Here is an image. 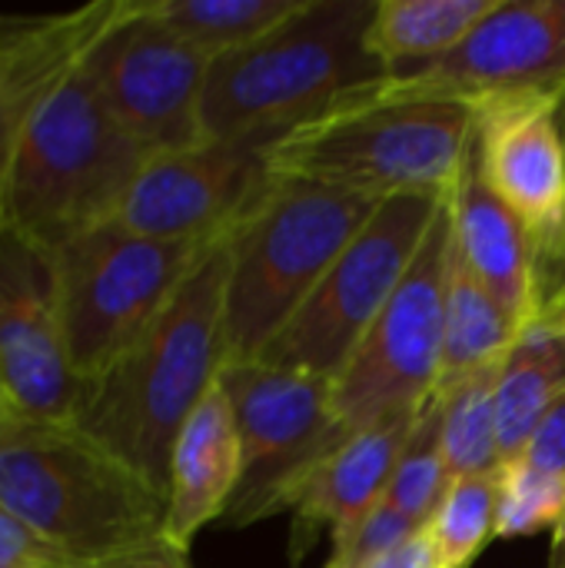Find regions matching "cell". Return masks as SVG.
Masks as SVG:
<instances>
[{
  "instance_id": "obj_35",
  "label": "cell",
  "mask_w": 565,
  "mask_h": 568,
  "mask_svg": "<svg viewBox=\"0 0 565 568\" xmlns=\"http://www.w3.org/2000/svg\"><path fill=\"white\" fill-rule=\"evenodd\" d=\"M559 316H563V320H565V313H559Z\"/></svg>"
},
{
  "instance_id": "obj_34",
  "label": "cell",
  "mask_w": 565,
  "mask_h": 568,
  "mask_svg": "<svg viewBox=\"0 0 565 568\" xmlns=\"http://www.w3.org/2000/svg\"><path fill=\"white\" fill-rule=\"evenodd\" d=\"M7 90V80H3V67H0V93Z\"/></svg>"
},
{
  "instance_id": "obj_6",
  "label": "cell",
  "mask_w": 565,
  "mask_h": 568,
  "mask_svg": "<svg viewBox=\"0 0 565 568\" xmlns=\"http://www.w3.org/2000/svg\"><path fill=\"white\" fill-rule=\"evenodd\" d=\"M473 140V103L350 97L266 143L270 176L373 200L450 196Z\"/></svg>"
},
{
  "instance_id": "obj_14",
  "label": "cell",
  "mask_w": 565,
  "mask_h": 568,
  "mask_svg": "<svg viewBox=\"0 0 565 568\" xmlns=\"http://www.w3.org/2000/svg\"><path fill=\"white\" fill-rule=\"evenodd\" d=\"M0 393L13 419L73 423L83 383L73 376L53 253L0 223Z\"/></svg>"
},
{
  "instance_id": "obj_10",
  "label": "cell",
  "mask_w": 565,
  "mask_h": 568,
  "mask_svg": "<svg viewBox=\"0 0 565 568\" xmlns=\"http://www.w3.org/2000/svg\"><path fill=\"white\" fill-rule=\"evenodd\" d=\"M473 150L486 186L533 243L539 320L565 313V90L473 103Z\"/></svg>"
},
{
  "instance_id": "obj_5",
  "label": "cell",
  "mask_w": 565,
  "mask_h": 568,
  "mask_svg": "<svg viewBox=\"0 0 565 568\" xmlns=\"http://www.w3.org/2000/svg\"><path fill=\"white\" fill-rule=\"evenodd\" d=\"M383 200L270 176L230 233L223 366L256 363Z\"/></svg>"
},
{
  "instance_id": "obj_13",
  "label": "cell",
  "mask_w": 565,
  "mask_h": 568,
  "mask_svg": "<svg viewBox=\"0 0 565 568\" xmlns=\"http://www.w3.org/2000/svg\"><path fill=\"white\" fill-rule=\"evenodd\" d=\"M565 0H500L496 10L443 60L393 73L353 97L463 100L500 93H563Z\"/></svg>"
},
{
  "instance_id": "obj_17",
  "label": "cell",
  "mask_w": 565,
  "mask_h": 568,
  "mask_svg": "<svg viewBox=\"0 0 565 568\" xmlns=\"http://www.w3.org/2000/svg\"><path fill=\"white\" fill-rule=\"evenodd\" d=\"M243 476V449L233 406L220 383L183 423L167 476V539L190 552L203 526L226 516Z\"/></svg>"
},
{
  "instance_id": "obj_15",
  "label": "cell",
  "mask_w": 565,
  "mask_h": 568,
  "mask_svg": "<svg viewBox=\"0 0 565 568\" xmlns=\"http://www.w3.org/2000/svg\"><path fill=\"white\" fill-rule=\"evenodd\" d=\"M266 140H203L150 156L117 223L150 240L213 243L226 236L270 183Z\"/></svg>"
},
{
  "instance_id": "obj_26",
  "label": "cell",
  "mask_w": 565,
  "mask_h": 568,
  "mask_svg": "<svg viewBox=\"0 0 565 568\" xmlns=\"http://www.w3.org/2000/svg\"><path fill=\"white\" fill-rule=\"evenodd\" d=\"M565 529V476L536 469L523 459L503 466L496 539H529Z\"/></svg>"
},
{
  "instance_id": "obj_28",
  "label": "cell",
  "mask_w": 565,
  "mask_h": 568,
  "mask_svg": "<svg viewBox=\"0 0 565 568\" xmlns=\"http://www.w3.org/2000/svg\"><path fill=\"white\" fill-rule=\"evenodd\" d=\"M60 77V73H57ZM53 77V80H57ZM30 83V87H10L0 93V220H3V196H7V180H10V166H13V150H17V136L23 126L27 110L33 106V100L53 83Z\"/></svg>"
},
{
  "instance_id": "obj_11",
  "label": "cell",
  "mask_w": 565,
  "mask_h": 568,
  "mask_svg": "<svg viewBox=\"0 0 565 568\" xmlns=\"http://www.w3.org/2000/svg\"><path fill=\"white\" fill-rule=\"evenodd\" d=\"M216 383L233 406L243 449V476L220 523L246 529L286 513L310 469L350 436L333 416V383L266 363L223 366Z\"/></svg>"
},
{
  "instance_id": "obj_4",
  "label": "cell",
  "mask_w": 565,
  "mask_h": 568,
  "mask_svg": "<svg viewBox=\"0 0 565 568\" xmlns=\"http://www.w3.org/2000/svg\"><path fill=\"white\" fill-rule=\"evenodd\" d=\"M147 160L80 57L23 116L0 223L53 253L67 240L117 220Z\"/></svg>"
},
{
  "instance_id": "obj_24",
  "label": "cell",
  "mask_w": 565,
  "mask_h": 568,
  "mask_svg": "<svg viewBox=\"0 0 565 568\" xmlns=\"http://www.w3.org/2000/svg\"><path fill=\"white\" fill-rule=\"evenodd\" d=\"M503 469L453 479L426 523V539L440 552L443 568H470L480 552L496 539Z\"/></svg>"
},
{
  "instance_id": "obj_25",
  "label": "cell",
  "mask_w": 565,
  "mask_h": 568,
  "mask_svg": "<svg viewBox=\"0 0 565 568\" xmlns=\"http://www.w3.org/2000/svg\"><path fill=\"white\" fill-rule=\"evenodd\" d=\"M440 433H443V406H440V399L430 396L413 423V433L396 463L393 483L383 496L386 506H393L396 513L413 519L420 529H426L433 509L440 506V499L450 486Z\"/></svg>"
},
{
  "instance_id": "obj_3",
  "label": "cell",
  "mask_w": 565,
  "mask_h": 568,
  "mask_svg": "<svg viewBox=\"0 0 565 568\" xmlns=\"http://www.w3.org/2000/svg\"><path fill=\"white\" fill-rule=\"evenodd\" d=\"M376 0H303L280 27L210 60L206 140H276L386 80L366 30Z\"/></svg>"
},
{
  "instance_id": "obj_31",
  "label": "cell",
  "mask_w": 565,
  "mask_h": 568,
  "mask_svg": "<svg viewBox=\"0 0 565 568\" xmlns=\"http://www.w3.org/2000/svg\"><path fill=\"white\" fill-rule=\"evenodd\" d=\"M549 568H565V529L553 536V552H549Z\"/></svg>"
},
{
  "instance_id": "obj_29",
  "label": "cell",
  "mask_w": 565,
  "mask_h": 568,
  "mask_svg": "<svg viewBox=\"0 0 565 568\" xmlns=\"http://www.w3.org/2000/svg\"><path fill=\"white\" fill-rule=\"evenodd\" d=\"M519 459L529 463V466H536V469L565 476V396L543 416V423L536 426V433L526 443V449H523Z\"/></svg>"
},
{
  "instance_id": "obj_32",
  "label": "cell",
  "mask_w": 565,
  "mask_h": 568,
  "mask_svg": "<svg viewBox=\"0 0 565 568\" xmlns=\"http://www.w3.org/2000/svg\"><path fill=\"white\" fill-rule=\"evenodd\" d=\"M10 419H13V413H10V406H7V399H3V393H0V426L10 423Z\"/></svg>"
},
{
  "instance_id": "obj_22",
  "label": "cell",
  "mask_w": 565,
  "mask_h": 568,
  "mask_svg": "<svg viewBox=\"0 0 565 568\" xmlns=\"http://www.w3.org/2000/svg\"><path fill=\"white\" fill-rule=\"evenodd\" d=\"M147 10L200 53L223 57L280 27L303 0H143Z\"/></svg>"
},
{
  "instance_id": "obj_23",
  "label": "cell",
  "mask_w": 565,
  "mask_h": 568,
  "mask_svg": "<svg viewBox=\"0 0 565 568\" xmlns=\"http://www.w3.org/2000/svg\"><path fill=\"white\" fill-rule=\"evenodd\" d=\"M496 369L476 373L446 393H433L443 406V463L446 479H466L503 469L500 436H496Z\"/></svg>"
},
{
  "instance_id": "obj_7",
  "label": "cell",
  "mask_w": 565,
  "mask_h": 568,
  "mask_svg": "<svg viewBox=\"0 0 565 568\" xmlns=\"http://www.w3.org/2000/svg\"><path fill=\"white\" fill-rule=\"evenodd\" d=\"M213 243L150 240L110 220L53 250L63 346L83 386L150 329Z\"/></svg>"
},
{
  "instance_id": "obj_8",
  "label": "cell",
  "mask_w": 565,
  "mask_h": 568,
  "mask_svg": "<svg viewBox=\"0 0 565 568\" xmlns=\"http://www.w3.org/2000/svg\"><path fill=\"white\" fill-rule=\"evenodd\" d=\"M450 196L383 200L256 363L336 383L410 273Z\"/></svg>"
},
{
  "instance_id": "obj_21",
  "label": "cell",
  "mask_w": 565,
  "mask_h": 568,
  "mask_svg": "<svg viewBox=\"0 0 565 568\" xmlns=\"http://www.w3.org/2000/svg\"><path fill=\"white\" fill-rule=\"evenodd\" d=\"M519 336L516 320L500 300L473 276L456 246L450 243L446 270V310H443V359L433 393H446L463 379L503 366Z\"/></svg>"
},
{
  "instance_id": "obj_12",
  "label": "cell",
  "mask_w": 565,
  "mask_h": 568,
  "mask_svg": "<svg viewBox=\"0 0 565 568\" xmlns=\"http://www.w3.org/2000/svg\"><path fill=\"white\" fill-rule=\"evenodd\" d=\"M83 67L147 156L180 153L206 140L210 57L163 27L143 0H120L113 20L83 53Z\"/></svg>"
},
{
  "instance_id": "obj_33",
  "label": "cell",
  "mask_w": 565,
  "mask_h": 568,
  "mask_svg": "<svg viewBox=\"0 0 565 568\" xmlns=\"http://www.w3.org/2000/svg\"><path fill=\"white\" fill-rule=\"evenodd\" d=\"M323 568H350V566H343V562H330V559H326V566Z\"/></svg>"
},
{
  "instance_id": "obj_27",
  "label": "cell",
  "mask_w": 565,
  "mask_h": 568,
  "mask_svg": "<svg viewBox=\"0 0 565 568\" xmlns=\"http://www.w3.org/2000/svg\"><path fill=\"white\" fill-rule=\"evenodd\" d=\"M0 568H80L0 506Z\"/></svg>"
},
{
  "instance_id": "obj_30",
  "label": "cell",
  "mask_w": 565,
  "mask_h": 568,
  "mask_svg": "<svg viewBox=\"0 0 565 568\" xmlns=\"http://www.w3.org/2000/svg\"><path fill=\"white\" fill-rule=\"evenodd\" d=\"M366 568H443V559L433 549V542L426 539V532H420V536H413L410 542H403L400 549L386 552L383 559L370 562Z\"/></svg>"
},
{
  "instance_id": "obj_9",
  "label": "cell",
  "mask_w": 565,
  "mask_h": 568,
  "mask_svg": "<svg viewBox=\"0 0 565 568\" xmlns=\"http://www.w3.org/2000/svg\"><path fill=\"white\" fill-rule=\"evenodd\" d=\"M450 243L453 213L446 200L400 290L333 383V416L343 436L420 416L433 396L443 359Z\"/></svg>"
},
{
  "instance_id": "obj_20",
  "label": "cell",
  "mask_w": 565,
  "mask_h": 568,
  "mask_svg": "<svg viewBox=\"0 0 565 568\" xmlns=\"http://www.w3.org/2000/svg\"><path fill=\"white\" fill-rule=\"evenodd\" d=\"M500 0H376L366 47L393 73L423 70L453 53Z\"/></svg>"
},
{
  "instance_id": "obj_19",
  "label": "cell",
  "mask_w": 565,
  "mask_h": 568,
  "mask_svg": "<svg viewBox=\"0 0 565 568\" xmlns=\"http://www.w3.org/2000/svg\"><path fill=\"white\" fill-rule=\"evenodd\" d=\"M565 396V320L519 329L496 376V436L503 466L519 459L543 416Z\"/></svg>"
},
{
  "instance_id": "obj_16",
  "label": "cell",
  "mask_w": 565,
  "mask_h": 568,
  "mask_svg": "<svg viewBox=\"0 0 565 568\" xmlns=\"http://www.w3.org/2000/svg\"><path fill=\"white\" fill-rule=\"evenodd\" d=\"M416 416L393 419L343 439L333 453H326L310 476L296 486L286 513L293 516L290 562L300 566L306 552L316 546L320 532L330 536L333 552H346L363 519L383 503L396 463L406 449Z\"/></svg>"
},
{
  "instance_id": "obj_1",
  "label": "cell",
  "mask_w": 565,
  "mask_h": 568,
  "mask_svg": "<svg viewBox=\"0 0 565 568\" xmlns=\"http://www.w3.org/2000/svg\"><path fill=\"white\" fill-rule=\"evenodd\" d=\"M0 506L80 568H190L167 499L73 423L0 426Z\"/></svg>"
},
{
  "instance_id": "obj_2",
  "label": "cell",
  "mask_w": 565,
  "mask_h": 568,
  "mask_svg": "<svg viewBox=\"0 0 565 568\" xmlns=\"http://www.w3.org/2000/svg\"><path fill=\"white\" fill-rule=\"evenodd\" d=\"M230 233L200 256L150 329L83 386L73 416L83 436L127 463L163 499L173 443L223 369Z\"/></svg>"
},
{
  "instance_id": "obj_18",
  "label": "cell",
  "mask_w": 565,
  "mask_h": 568,
  "mask_svg": "<svg viewBox=\"0 0 565 568\" xmlns=\"http://www.w3.org/2000/svg\"><path fill=\"white\" fill-rule=\"evenodd\" d=\"M453 213V246L473 276L500 300V306L516 320V326L536 323L539 313V280L536 256L519 220L500 203V196L486 186L476 150L470 140L466 163L450 193Z\"/></svg>"
}]
</instances>
